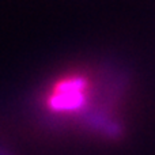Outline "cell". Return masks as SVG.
<instances>
[{"label": "cell", "mask_w": 155, "mask_h": 155, "mask_svg": "<svg viewBox=\"0 0 155 155\" xmlns=\"http://www.w3.org/2000/svg\"><path fill=\"white\" fill-rule=\"evenodd\" d=\"M94 98V76L88 70H70L57 76L44 91V110L54 116H78Z\"/></svg>", "instance_id": "1"}]
</instances>
